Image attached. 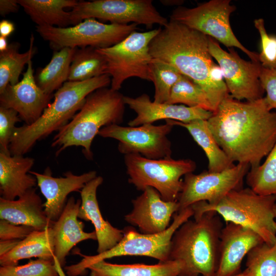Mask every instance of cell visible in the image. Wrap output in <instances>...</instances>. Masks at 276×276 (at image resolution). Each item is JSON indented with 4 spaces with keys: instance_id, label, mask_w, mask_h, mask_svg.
<instances>
[{
    "instance_id": "cell-1",
    "label": "cell",
    "mask_w": 276,
    "mask_h": 276,
    "mask_svg": "<svg viewBox=\"0 0 276 276\" xmlns=\"http://www.w3.org/2000/svg\"><path fill=\"white\" fill-rule=\"evenodd\" d=\"M220 148L234 163L260 165L276 142V112L264 97L243 102L229 95L208 120Z\"/></svg>"
},
{
    "instance_id": "cell-2",
    "label": "cell",
    "mask_w": 276,
    "mask_h": 276,
    "mask_svg": "<svg viewBox=\"0 0 276 276\" xmlns=\"http://www.w3.org/2000/svg\"><path fill=\"white\" fill-rule=\"evenodd\" d=\"M149 52L152 58L172 65L198 84L208 96L214 111L229 95L213 81V69L216 64L209 51V36L205 34L170 20L150 42Z\"/></svg>"
},
{
    "instance_id": "cell-3",
    "label": "cell",
    "mask_w": 276,
    "mask_h": 276,
    "mask_svg": "<svg viewBox=\"0 0 276 276\" xmlns=\"http://www.w3.org/2000/svg\"><path fill=\"white\" fill-rule=\"evenodd\" d=\"M110 84L108 74L83 81L65 82L56 90L53 101L36 122L16 127L9 145L11 154L24 155L29 152L38 141L65 125L81 109L90 94Z\"/></svg>"
},
{
    "instance_id": "cell-4",
    "label": "cell",
    "mask_w": 276,
    "mask_h": 276,
    "mask_svg": "<svg viewBox=\"0 0 276 276\" xmlns=\"http://www.w3.org/2000/svg\"><path fill=\"white\" fill-rule=\"evenodd\" d=\"M222 223L215 212L189 219L174 233L169 260L183 264L179 276H215L219 261Z\"/></svg>"
},
{
    "instance_id": "cell-5",
    "label": "cell",
    "mask_w": 276,
    "mask_h": 276,
    "mask_svg": "<svg viewBox=\"0 0 276 276\" xmlns=\"http://www.w3.org/2000/svg\"><path fill=\"white\" fill-rule=\"evenodd\" d=\"M124 97L119 91L107 87L90 94L79 111L54 136L51 146L58 148L55 155L70 147L81 146L85 157L91 159V144L99 131L123 122L126 105Z\"/></svg>"
},
{
    "instance_id": "cell-6",
    "label": "cell",
    "mask_w": 276,
    "mask_h": 276,
    "mask_svg": "<svg viewBox=\"0 0 276 276\" xmlns=\"http://www.w3.org/2000/svg\"><path fill=\"white\" fill-rule=\"evenodd\" d=\"M276 196L258 194L249 188H240L229 192L219 202L209 204L200 201L191 205L194 217L205 212L217 213L226 222H233L252 229L264 243H276L274 206Z\"/></svg>"
},
{
    "instance_id": "cell-7",
    "label": "cell",
    "mask_w": 276,
    "mask_h": 276,
    "mask_svg": "<svg viewBox=\"0 0 276 276\" xmlns=\"http://www.w3.org/2000/svg\"><path fill=\"white\" fill-rule=\"evenodd\" d=\"M193 215L191 206L175 213L169 227L155 234L140 233L132 226L124 227L122 239L113 247L95 256L81 255L83 259L79 262L64 267L66 272L68 276L84 275L88 267L96 262L124 256H146L159 262L168 261L174 233Z\"/></svg>"
},
{
    "instance_id": "cell-8",
    "label": "cell",
    "mask_w": 276,
    "mask_h": 276,
    "mask_svg": "<svg viewBox=\"0 0 276 276\" xmlns=\"http://www.w3.org/2000/svg\"><path fill=\"white\" fill-rule=\"evenodd\" d=\"M124 163L129 183L142 191L153 188L166 201L177 200L183 187L181 177L196 168V163L190 159H152L137 154L124 155Z\"/></svg>"
},
{
    "instance_id": "cell-9",
    "label": "cell",
    "mask_w": 276,
    "mask_h": 276,
    "mask_svg": "<svg viewBox=\"0 0 276 276\" xmlns=\"http://www.w3.org/2000/svg\"><path fill=\"white\" fill-rule=\"evenodd\" d=\"M160 29L135 31L114 45L97 49L106 60V74L111 77V89L119 91L123 82L131 77L151 81L149 66L152 57L149 44Z\"/></svg>"
},
{
    "instance_id": "cell-10",
    "label": "cell",
    "mask_w": 276,
    "mask_h": 276,
    "mask_svg": "<svg viewBox=\"0 0 276 276\" xmlns=\"http://www.w3.org/2000/svg\"><path fill=\"white\" fill-rule=\"evenodd\" d=\"M137 25L104 24L89 18L71 27L37 26L36 32L55 51L64 48L110 47L137 30Z\"/></svg>"
},
{
    "instance_id": "cell-11",
    "label": "cell",
    "mask_w": 276,
    "mask_h": 276,
    "mask_svg": "<svg viewBox=\"0 0 276 276\" xmlns=\"http://www.w3.org/2000/svg\"><path fill=\"white\" fill-rule=\"evenodd\" d=\"M230 2L211 0L192 8L178 6L171 14L170 20L214 38L227 48H237L245 53L251 61L260 62L259 54L247 49L233 33L229 17L236 7L231 5Z\"/></svg>"
},
{
    "instance_id": "cell-12",
    "label": "cell",
    "mask_w": 276,
    "mask_h": 276,
    "mask_svg": "<svg viewBox=\"0 0 276 276\" xmlns=\"http://www.w3.org/2000/svg\"><path fill=\"white\" fill-rule=\"evenodd\" d=\"M70 14L73 26L89 18L119 25H143L148 28L154 25L164 27L169 21L156 10L151 0L80 1Z\"/></svg>"
},
{
    "instance_id": "cell-13",
    "label": "cell",
    "mask_w": 276,
    "mask_h": 276,
    "mask_svg": "<svg viewBox=\"0 0 276 276\" xmlns=\"http://www.w3.org/2000/svg\"><path fill=\"white\" fill-rule=\"evenodd\" d=\"M249 169L248 165L237 163L221 172L207 170L197 174L185 175L177 200L178 212L200 201L211 205L218 203L231 191L242 188L243 179Z\"/></svg>"
},
{
    "instance_id": "cell-14",
    "label": "cell",
    "mask_w": 276,
    "mask_h": 276,
    "mask_svg": "<svg viewBox=\"0 0 276 276\" xmlns=\"http://www.w3.org/2000/svg\"><path fill=\"white\" fill-rule=\"evenodd\" d=\"M173 125L146 124L138 126L113 124L102 128L98 135L119 141L118 149L124 155L137 154L147 158L171 157L172 145L168 138Z\"/></svg>"
},
{
    "instance_id": "cell-15",
    "label": "cell",
    "mask_w": 276,
    "mask_h": 276,
    "mask_svg": "<svg viewBox=\"0 0 276 276\" xmlns=\"http://www.w3.org/2000/svg\"><path fill=\"white\" fill-rule=\"evenodd\" d=\"M209 49L222 70L231 97L248 101L263 98L265 91L260 80L262 68L260 62L244 60L233 48H229V52L225 51L209 36Z\"/></svg>"
},
{
    "instance_id": "cell-16",
    "label": "cell",
    "mask_w": 276,
    "mask_h": 276,
    "mask_svg": "<svg viewBox=\"0 0 276 276\" xmlns=\"http://www.w3.org/2000/svg\"><path fill=\"white\" fill-rule=\"evenodd\" d=\"M52 97L37 85L31 60L22 79L15 85L9 84L0 93V107L14 110L29 125L40 118Z\"/></svg>"
},
{
    "instance_id": "cell-17",
    "label": "cell",
    "mask_w": 276,
    "mask_h": 276,
    "mask_svg": "<svg viewBox=\"0 0 276 276\" xmlns=\"http://www.w3.org/2000/svg\"><path fill=\"white\" fill-rule=\"evenodd\" d=\"M132 211L124 216L125 220L138 227L145 234H155L166 230L171 218L178 212L177 201L164 200L154 188L147 187L141 195L132 200Z\"/></svg>"
},
{
    "instance_id": "cell-18",
    "label": "cell",
    "mask_w": 276,
    "mask_h": 276,
    "mask_svg": "<svg viewBox=\"0 0 276 276\" xmlns=\"http://www.w3.org/2000/svg\"><path fill=\"white\" fill-rule=\"evenodd\" d=\"M29 173L37 179L40 190L46 199L43 204L44 211L52 222L59 218L65 206L67 195L73 192H80L88 182L97 176L95 171L81 175L68 171L64 173V177H54L49 167L43 173L31 170Z\"/></svg>"
},
{
    "instance_id": "cell-19",
    "label": "cell",
    "mask_w": 276,
    "mask_h": 276,
    "mask_svg": "<svg viewBox=\"0 0 276 276\" xmlns=\"http://www.w3.org/2000/svg\"><path fill=\"white\" fill-rule=\"evenodd\" d=\"M264 243L251 229L227 222L220 234L219 261L215 276H234L240 273L245 256L254 247Z\"/></svg>"
},
{
    "instance_id": "cell-20",
    "label": "cell",
    "mask_w": 276,
    "mask_h": 276,
    "mask_svg": "<svg viewBox=\"0 0 276 276\" xmlns=\"http://www.w3.org/2000/svg\"><path fill=\"white\" fill-rule=\"evenodd\" d=\"M126 105L136 114L129 121V126H138L164 119L182 123H188L196 120H208L213 112L200 107H191L183 105L152 101L150 97L143 94L136 98L124 97Z\"/></svg>"
},
{
    "instance_id": "cell-21",
    "label": "cell",
    "mask_w": 276,
    "mask_h": 276,
    "mask_svg": "<svg viewBox=\"0 0 276 276\" xmlns=\"http://www.w3.org/2000/svg\"><path fill=\"white\" fill-rule=\"evenodd\" d=\"M81 204V200L69 198L59 218L52 226L55 261L59 267L64 266L66 257L77 243L88 239L97 240L95 231L84 232V224L78 219Z\"/></svg>"
},
{
    "instance_id": "cell-22",
    "label": "cell",
    "mask_w": 276,
    "mask_h": 276,
    "mask_svg": "<svg viewBox=\"0 0 276 276\" xmlns=\"http://www.w3.org/2000/svg\"><path fill=\"white\" fill-rule=\"evenodd\" d=\"M100 176L88 182L80 191L81 204L78 218L90 221L95 227L98 244L97 251L101 254L118 244L123 237V230L113 227L102 217L97 198L98 188L102 183Z\"/></svg>"
},
{
    "instance_id": "cell-23",
    "label": "cell",
    "mask_w": 276,
    "mask_h": 276,
    "mask_svg": "<svg viewBox=\"0 0 276 276\" xmlns=\"http://www.w3.org/2000/svg\"><path fill=\"white\" fill-rule=\"evenodd\" d=\"M34 159L23 155L0 152V193L1 197L13 200L37 184L36 177L29 173Z\"/></svg>"
},
{
    "instance_id": "cell-24",
    "label": "cell",
    "mask_w": 276,
    "mask_h": 276,
    "mask_svg": "<svg viewBox=\"0 0 276 276\" xmlns=\"http://www.w3.org/2000/svg\"><path fill=\"white\" fill-rule=\"evenodd\" d=\"M0 218L14 224L29 226L36 230L51 227L54 222L47 217L42 200L35 188L17 200H9L1 197Z\"/></svg>"
},
{
    "instance_id": "cell-25",
    "label": "cell",
    "mask_w": 276,
    "mask_h": 276,
    "mask_svg": "<svg viewBox=\"0 0 276 276\" xmlns=\"http://www.w3.org/2000/svg\"><path fill=\"white\" fill-rule=\"evenodd\" d=\"M38 258L55 261L53 228L35 230L20 240L10 251L0 256L1 266L18 265L20 260ZM57 264V263H56Z\"/></svg>"
},
{
    "instance_id": "cell-26",
    "label": "cell",
    "mask_w": 276,
    "mask_h": 276,
    "mask_svg": "<svg viewBox=\"0 0 276 276\" xmlns=\"http://www.w3.org/2000/svg\"><path fill=\"white\" fill-rule=\"evenodd\" d=\"M183 264L176 260L159 261L152 265L118 264L102 260L91 265L90 276H179Z\"/></svg>"
},
{
    "instance_id": "cell-27",
    "label": "cell",
    "mask_w": 276,
    "mask_h": 276,
    "mask_svg": "<svg viewBox=\"0 0 276 276\" xmlns=\"http://www.w3.org/2000/svg\"><path fill=\"white\" fill-rule=\"evenodd\" d=\"M166 122L173 126L186 128L194 141L204 151L208 160V171L221 172L235 165L215 139L208 124V120H196L188 123L167 120Z\"/></svg>"
},
{
    "instance_id": "cell-28",
    "label": "cell",
    "mask_w": 276,
    "mask_h": 276,
    "mask_svg": "<svg viewBox=\"0 0 276 276\" xmlns=\"http://www.w3.org/2000/svg\"><path fill=\"white\" fill-rule=\"evenodd\" d=\"M19 5L37 26L67 27L71 25L70 11L78 3L75 0H18Z\"/></svg>"
},
{
    "instance_id": "cell-29",
    "label": "cell",
    "mask_w": 276,
    "mask_h": 276,
    "mask_svg": "<svg viewBox=\"0 0 276 276\" xmlns=\"http://www.w3.org/2000/svg\"><path fill=\"white\" fill-rule=\"evenodd\" d=\"M76 49L64 48L55 51L50 62L37 73L35 78L39 87L52 95L68 81L70 66Z\"/></svg>"
},
{
    "instance_id": "cell-30",
    "label": "cell",
    "mask_w": 276,
    "mask_h": 276,
    "mask_svg": "<svg viewBox=\"0 0 276 276\" xmlns=\"http://www.w3.org/2000/svg\"><path fill=\"white\" fill-rule=\"evenodd\" d=\"M106 60L97 48H76L70 66L68 81H85L106 74Z\"/></svg>"
},
{
    "instance_id": "cell-31",
    "label": "cell",
    "mask_w": 276,
    "mask_h": 276,
    "mask_svg": "<svg viewBox=\"0 0 276 276\" xmlns=\"http://www.w3.org/2000/svg\"><path fill=\"white\" fill-rule=\"evenodd\" d=\"M34 41L32 34L29 49L26 52L19 53V44L16 42L9 44L6 51L0 52V93L9 84L15 85L19 82L25 65L31 60L35 53Z\"/></svg>"
},
{
    "instance_id": "cell-32",
    "label": "cell",
    "mask_w": 276,
    "mask_h": 276,
    "mask_svg": "<svg viewBox=\"0 0 276 276\" xmlns=\"http://www.w3.org/2000/svg\"><path fill=\"white\" fill-rule=\"evenodd\" d=\"M248 188L263 196H276V142L265 162L250 169L246 176Z\"/></svg>"
},
{
    "instance_id": "cell-33",
    "label": "cell",
    "mask_w": 276,
    "mask_h": 276,
    "mask_svg": "<svg viewBox=\"0 0 276 276\" xmlns=\"http://www.w3.org/2000/svg\"><path fill=\"white\" fill-rule=\"evenodd\" d=\"M172 104H182L200 107L211 112L214 110L203 89L189 78L183 76L172 88L168 101Z\"/></svg>"
},
{
    "instance_id": "cell-34",
    "label": "cell",
    "mask_w": 276,
    "mask_h": 276,
    "mask_svg": "<svg viewBox=\"0 0 276 276\" xmlns=\"http://www.w3.org/2000/svg\"><path fill=\"white\" fill-rule=\"evenodd\" d=\"M149 70L151 81L155 88L153 101L167 102L172 87L183 75L172 65L154 58L150 62Z\"/></svg>"
},
{
    "instance_id": "cell-35",
    "label": "cell",
    "mask_w": 276,
    "mask_h": 276,
    "mask_svg": "<svg viewBox=\"0 0 276 276\" xmlns=\"http://www.w3.org/2000/svg\"><path fill=\"white\" fill-rule=\"evenodd\" d=\"M246 269L251 276H276V243H263L247 254Z\"/></svg>"
},
{
    "instance_id": "cell-36",
    "label": "cell",
    "mask_w": 276,
    "mask_h": 276,
    "mask_svg": "<svg viewBox=\"0 0 276 276\" xmlns=\"http://www.w3.org/2000/svg\"><path fill=\"white\" fill-rule=\"evenodd\" d=\"M59 266L54 260L38 259L16 266H1L0 276H58Z\"/></svg>"
},
{
    "instance_id": "cell-37",
    "label": "cell",
    "mask_w": 276,
    "mask_h": 276,
    "mask_svg": "<svg viewBox=\"0 0 276 276\" xmlns=\"http://www.w3.org/2000/svg\"><path fill=\"white\" fill-rule=\"evenodd\" d=\"M255 28L261 38V50L259 54V61L265 68H276V36L269 35L266 30L263 18L254 20Z\"/></svg>"
},
{
    "instance_id": "cell-38",
    "label": "cell",
    "mask_w": 276,
    "mask_h": 276,
    "mask_svg": "<svg viewBox=\"0 0 276 276\" xmlns=\"http://www.w3.org/2000/svg\"><path fill=\"white\" fill-rule=\"evenodd\" d=\"M20 121L16 111L0 107V152L11 155L9 150L10 140L16 127L15 124Z\"/></svg>"
},
{
    "instance_id": "cell-39",
    "label": "cell",
    "mask_w": 276,
    "mask_h": 276,
    "mask_svg": "<svg viewBox=\"0 0 276 276\" xmlns=\"http://www.w3.org/2000/svg\"><path fill=\"white\" fill-rule=\"evenodd\" d=\"M261 85L266 93L264 97L270 110L276 109V69L265 68L262 66L260 75Z\"/></svg>"
},
{
    "instance_id": "cell-40",
    "label": "cell",
    "mask_w": 276,
    "mask_h": 276,
    "mask_svg": "<svg viewBox=\"0 0 276 276\" xmlns=\"http://www.w3.org/2000/svg\"><path fill=\"white\" fill-rule=\"evenodd\" d=\"M35 230L29 226L14 224L4 219L0 220L1 240H21Z\"/></svg>"
},
{
    "instance_id": "cell-41",
    "label": "cell",
    "mask_w": 276,
    "mask_h": 276,
    "mask_svg": "<svg viewBox=\"0 0 276 276\" xmlns=\"http://www.w3.org/2000/svg\"><path fill=\"white\" fill-rule=\"evenodd\" d=\"M19 6L18 0H1L0 14L2 16H5L10 13L16 12Z\"/></svg>"
},
{
    "instance_id": "cell-42",
    "label": "cell",
    "mask_w": 276,
    "mask_h": 276,
    "mask_svg": "<svg viewBox=\"0 0 276 276\" xmlns=\"http://www.w3.org/2000/svg\"><path fill=\"white\" fill-rule=\"evenodd\" d=\"M15 30L14 24L8 20L3 19L0 22V36L8 37Z\"/></svg>"
},
{
    "instance_id": "cell-43",
    "label": "cell",
    "mask_w": 276,
    "mask_h": 276,
    "mask_svg": "<svg viewBox=\"0 0 276 276\" xmlns=\"http://www.w3.org/2000/svg\"><path fill=\"white\" fill-rule=\"evenodd\" d=\"M20 240H7L0 241V256L12 250L19 243Z\"/></svg>"
},
{
    "instance_id": "cell-44",
    "label": "cell",
    "mask_w": 276,
    "mask_h": 276,
    "mask_svg": "<svg viewBox=\"0 0 276 276\" xmlns=\"http://www.w3.org/2000/svg\"><path fill=\"white\" fill-rule=\"evenodd\" d=\"M9 45L7 38L0 36V52L6 51Z\"/></svg>"
},
{
    "instance_id": "cell-45",
    "label": "cell",
    "mask_w": 276,
    "mask_h": 276,
    "mask_svg": "<svg viewBox=\"0 0 276 276\" xmlns=\"http://www.w3.org/2000/svg\"><path fill=\"white\" fill-rule=\"evenodd\" d=\"M162 2V3L165 4V5H170V3L171 4H174V5H178L180 3V1H161Z\"/></svg>"
},
{
    "instance_id": "cell-46",
    "label": "cell",
    "mask_w": 276,
    "mask_h": 276,
    "mask_svg": "<svg viewBox=\"0 0 276 276\" xmlns=\"http://www.w3.org/2000/svg\"><path fill=\"white\" fill-rule=\"evenodd\" d=\"M234 276H251V275L250 273V272L248 271V270L246 269L243 272H240L239 273Z\"/></svg>"
},
{
    "instance_id": "cell-47",
    "label": "cell",
    "mask_w": 276,
    "mask_h": 276,
    "mask_svg": "<svg viewBox=\"0 0 276 276\" xmlns=\"http://www.w3.org/2000/svg\"><path fill=\"white\" fill-rule=\"evenodd\" d=\"M273 211H274V217H275V231H276V203H275L274 206Z\"/></svg>"
},
{
    "instance_id": "cell-48",
    "label": "cell",
    "mask_w": 276,
    "mask_h": 276,
    "mask_svg": "<svg viewBox=\"0 0 276 276\" xmlns=\"http://www.w3.org/2000/svg\"><path fill=\"white\" fill-rule=\"evenodd\" d=\"M276 69V68H275Z\"/></svg>"
}]
</instances>
